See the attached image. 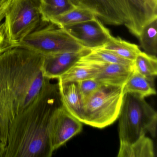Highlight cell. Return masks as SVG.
<instances>
[{
  "instance_id": "1",
  "label": "cell",
  "mask_w": 157,
  "mask_h": 157,
  "mask_svg": "<svg viewBox=\"0 0 157 157\" xmlns=\"http://www.w3.org/2000/svg\"><path fill=\"white\" fill-rule=\"evenodd\" d=\"M44 55L21 47L0 54L2 157H50L51 117L62 105L58 84L43 76Z\"/></svg>"
},
{
  "instance_id": "2",
  "label": "cell",
  "mask_w": 157,
  "mask_h": 157,
  "mask_svg": "<svg viewBox=\"0 0 157 157\" xmlns=\"http://www.w3.org/2000/svg\"><path fill=\"white\" fill-rule=\"evenodd\" d=\"M118 118L120 142L132 144L147 132L153 137L156 136L157 112L145 98L124 94Z\"/></svg>"
},
{
  "instance_id": "3",
  "label": "cell",
  "mask_w": 157,
  "mask_h": 157,
  "mask_svg": "<svg viewBox=\"0 0 157 157\" xmlns=\"http://www.w3.org/2000/svg\"><path fill=\"white\" fill-rule=\"evenodd\" d=\"M123 86L101 84L83 101V124L103 128L118 119L123 102Z\"/></svg>"
},
{
  "instance_id": "4",
  "label": "cell",
  "mask_w": 157,
  "mask_h": 157,
  "mask_svg": "<svg viewBox=\"0 0 157 157\" xmlns=\"http://www.w3.org/2000/svg\"><path fill=\"white\" fill-rule=\"evenodd\" d=\"M4 19L3 24L7 41L12 48L18 47L44 22L40 0H11Z\"/></svg>"
},
{
  "instance_id": "5",
  "label": "cell",
  "mask_w": 157,
  "mask_h": 157,
  "mask_svg": "<svg viewBox=\"0 0 157 157\" xmlns=\"http://www.w3.org/2000/svg\"><path fill=\"white\" fill-rule=\"evenodd\" d=\"M50 23L28 35L18 47L25 48L43 55L79 52L85 48L63 28Z\"/></svg>"
},
{
  "instance_id": "6",
  "label": "cell",
  "mask_w": 157,
  "mask_h": 157,
  "mask_svg": "<svg viewBox=\"0 0 157 157\" xmlns=\"http://www.w3.org/2000/svg\"><path fill=\"white\" fill-rule=\"evenodd\" d=\"M124 16V24L138 37L144 25L157 17V0H116Z\"/></svg>"
},
{
  "instance_id": "7",
  "label": "cell",
  "mask_w": 157,
  "mask_h": 157,
  "mask_svg": "<svg viewBox=\"0 0 157 157\" xmlns=\"http://www.w3.org/2000/svg\"><path fill=\"white\" fill-rule=\"evenodd\" d=\"M82 123L71 115L62 105L54 112L48 129V140L52 152L81 132Z\"/></svg>"
},
{
  "instance_id": "8",
  "label": "cell",
  "mask_w": 157,
  "mask_h": 157,
  "mask_svg": "<svg viewBox=\"0 0 157 157\" xmlns=\"http://www.w3.org/2000/svg\"><path fill=\"white\" fill-rule=\"evenodd\" d=\"M62 28L83 47L91 50L102 48L112 36L97 17Z\"/></svg>"
},
{
  "instance_id": "9",
  "label": "cell",
  "mask_w": 157,
  "mask_h": 157,
  "mask_svg": "<svg viewBox=\"0 0 157 157\" xmlns=\"http://www.w3.org/2000/svg\"><path fill=\"white\" fill-rule=\"evenodd\" d=\"M84 48L79 52H65L44 55L41 71L50 79H58L74 66L83 56L90 52Z\"/></svg>"
},
{
  "instance_id": "10",
  "label": "cell",
  "mask_w": 157,
  "mask_h": 157,
  "mask_svg": "<svg viewBox=\"0 0 157 157\" xmlns=\"http://www.w3.org/2000/svg\"><path fill=\"white\" fill-rule=\"evenodd\" d=\"M79 5L90 10L106 24H124V15L116 0H80Z\"/></svg>"
},
{
  "instance_id": "11",
  "label": "cell",
  "mask_w": 157,
  "mask_h": 157,
  "mask_svg": "<svg viewBox=\"0 0 157 157\" xmlns=\"http://www.w3.org/2000/svg\"><path fill=\"white\" fill-rule=\"evenodd\" d=\"M58 84L63 107L71 115L83 123V101L77 82L58 80Z\"/></svg>"
},
{
  "instance_id": "12",
  "label": "cell",
  "mask_w": 157,
  "mask_h": 157,
  "mask_svg": "<svg viewBox=\"0 0 157 157\" xmlns=\"http://www.w3.org/2000/svg\"><path fill=\"white\" fill-rule=\"evenodd\" d=\"M134 71L133 66L101 63L100 71L94 79L101 84L123 86Z\"/></svg>"
},
{
  "instance_id": "13",
  "label": "cell",
  "mask_w": 157,
  "mask_h": 157,
  "mask_svg": "<svg viewBox=\"0 0 157 157\" xmlns=\"http://www.w3.org/2000/svg\"><path fill=\"white\" fill-rule=\"evenodd\" d=\"M101 63L80 59L58 79L62 82H77L94 78L100 71Z\"/></svg>"
},
{
  "instance_id": "14",
  "label": "cell",
  "mask_w": 157,
  "mask_h": 157,
  "mask_svg": "<svg viewBox=\"0 0 157 157\" xmlns=\"http://www.w3.org/2000/svg\"><path fill=\"white\" fill-rule=\"evenodd\" d=\"M117 157H155L153 141L146 135H144L132 144L120 142Z\"/></svg>"
},
{
  "instance_id": "15",
  "label": "cell",
  "mask_w": 157,
  "mask_h": 157,
  "mask_svg": "<svg viewBox=\"0 0 157 157\" xmlns=\"http://www.w3.org/2000/svg\"><path fill=\"white\" fill-rule=\"evenodd\" d=\"M95 17L96 15L90 10L79 5L54 17L50 23L62 28L67 25L90 21Z\"/></svg>"
},
{
  "instance_id": "16",
  "label": "cell",
  "mask_w": 157,
  "mask_h": 157,
  "mask_svg": "<svg viewBox=\"0 0 157 157\" xmlns=\"http://www.w3.org/2000/svg\"><path fill=\"white\" fill-rule=\"evenodd\" d=\"M126 93L134 94L143 98L156 94L154 82L135 71L123 86L124 94Z\"/></svg>"
},
{
  "instance_id": "17",
  "label": "cell",
  "mask_w": 157,
  "mask_h": 157,
  "mask_svg": "<svg viewBox=\"0 0 157 157\" xmlns=\"http://www.w3.org/2000/svg\"><path fill=\"white\" fill-rule=\"evenodd\" d=\"M101 48L133 62L141 52L137 45L124 41L120 37H114L112 36Z\"/></svg>"
},
{
  "instance_id": "18",
  "label": "cell",
  "mask_w": 157,
  "mask_h": 157,
  "mask_svg": "<svg viewBox=\"0 0 157 157\" xmlns=\"http://www.w3.org/2000/svg\"><path fill=\"white\" fill-rule=\"evenodd\" d=\"M138 38L145 53L156 56L157 54V17L148 22L140 31Z\"/></svg>"
},
{
  "instance_id": "19",
  "label": "cell",
  "mask_w": 157,
  "mask_h": 157,
  "mask_svg": "<svg viewBox=\"0 0 157 157\" xmlns=\"http://www.w3.org/2000/svg\"><path fill=\"white\" fill-rule=\"evenodd\" d=\"M71 0H40V9L44 23H50L51 19L74 8Z\"/></svg>"
},
{
  "instance_id": "20",
  "label": "cell",
  "mask_w": 157,
  "mask_h": 157,
  "mask_svg": "<svg viewBox=\"0 0 157 157\" xmlns=\"http://www.w3.org/2000/svg\"><path fill=\"white\" fill-rule=\"evenodd\" d=\"M134 71L154 82L157 74V57L140 52L133 61Z\"/></svg>"
},
{
  "instance_id": "21",
  "label": "cell",
  "mask_w": 157,
  "mask_h": 157,
  "mask_svg": "<svg viewBox=\"0 0 157 157\" xmlns=\"http://www.w3.org/2000/svg\"><path fill=\"white\" fill-rule=\"evenodd\" d=\"M82 60L98 63H116L133 66V61L122 58L113 53L101 48L91 49L81 58Z\"/></svg>"
},
{
  "instance_id": "22",
  "label": "cell",
  "mask_w": 157,
  "mask_h": 157,
  "mask_svg": "<svg viewBox=\"0 0 157 157\" xmlns=\"http://www.w3.org/2000/svg\"><path fill=\"white\" fill-rule=\"evenodd\" d=\"M77 83L83 101L94 92L101 84L94 78L80 81L77 82Z\"/></svg>"
},
{
  "instance_id": "23",
  "label": "cell",
  "mask_w": 157,
  "mask_h": 157,
  "mask_svg": "<svg viewBox=\"0 0 157 157\" xmlns=\"http://www.w3.org/2000/svg\"><path fill=\"white\" fill-rule=\"evenodd\" d=\"M10 1L11 0H7L0 8V54L12 48L7 41L3 23H2Z\"/></svg>"
},
{
  "instance_id": "24",
  "label": "cell",
  "mask_w": 157,
  "mask_h": 157,
  "mask_svg": "<svg viewBox=\"0 0 157 157\" xmlns=\"http://www.w3.org/2000/svg\"><path fill=\"white\" fill-rule=\"evenodd\" d=\"M71 1L73 2V4L76 5V6H78L80 5V0H71Z\"/></svg>"
},
{
  "instance_id": "25",
  "label": "cell",
  "mask_w": 157,
  "mask_h": 157,
  "mask_svg": "<svg viewBox=\"0 0 157 157\" xmlns=\"http://www.w3.org/2000/svg\"><path fill=\"white\" fill-rule=\"evenodd\" d=\"M6 1H7V0H0V8L5 3Z\"/></svg>"
},
{
  "instance_id": "26",
  "label": "cell",
  "mask_w": 157,
  "mask_h": 157,
  "mask_svg": "<svg viewBox=\"0 0 157 157\" xmlns=\"http://www.w3.org/2000/svg\"><path fill=\"white\" fill-rule=\"evenodd\" d=\"M0 157H2L1 150V148H0Z\"/></svg>"
}]
</instances>
